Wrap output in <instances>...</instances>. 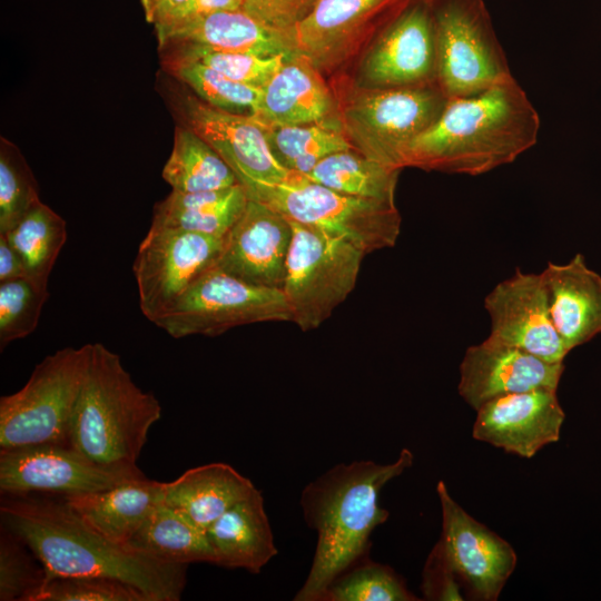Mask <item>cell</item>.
<instances>
[{"mask_svg": "<svg viewBox=\"0 0 601 601\" xmlns=\"http://www.w3.org/2000/svg\"><path fill=\"white\" fill-rule=\"evenodd\" d=\"M282 290L302 331L318 328L355 288L366 255L348 240L292 221Z\"/></svg>", "mask_w": 601, "mask_h": 601, "instance_id": "obj_9", "label": "cell"}, {"mask_svg": "<svg viewBox=\"0 0 601 601\" xmlns=\"http://www.w3.org/2000/svg\"><path fill=\"white\" fill-rule=\"evenodd\" d=\"M224 238L187 230L149 228L132 266L139 306L147 319L154 322L167 312L216 264Z\"/></svg>", "mask_w": 601, "mask_h": 601, "instance_id": "obj_12", "label": "cell"}, {"mask_svg": "<svg viewBox=\"0 0 601 601\" xmlns=\"http://www.w3.org/2000/svg\"><path fill=\"white\" fill-rule=\"evenodd\" d=\"M92 344L46 356L19 391L0 398V450L70 444V426Z\"/></svg>", "mask_w": 601, "mask_h": 601, "instance_id": "obj_6", "label": "cell"}, {"mask_svg": "<svg viewBox=\"0 0 601 601\" xmlns=\"http://www.w3.org/2000/svg\"><path fill=\"white\" fill-rule=\"evenodd\" d=\"M50 294L28 277L0 283V347L24 338L38 326Z\"/></svg>", "mask_w": 601, "mask_h": 601, "instance_id": "obj_37", "label": "cell"}, {"mask_svg": "<svg viewBox=\"0 0 601 601\" xmlns=\"http://www.w3.org/2000/svg\"><path fill=\"white\" fill-rule=\"evenodd\" d=\"M248 200L247 193L240 184L210 191L173 190L155 206L150 228L225 237L243 214Z\"/></svg>", "mask_w": 601, "mask_h": 601, "instance_id": "obj_27", "label": "cell"}, {"mask_svg": "<svg viewBox=\"0 0 601 601\" xmlns=\"http://www.w3.org/2000/svg\"><path fill=\"white\" fill-rule=\"evenodd\" d=\"M263 128L308 124H341L334 90L306 58L288 55L283 66L260 88L250 115Z\"/></svg>", "mask_w": 601, "mask_h": 601, "instance_id": "obj_21", "label": "cell"}, {"mask_svg": "<svg viewBox=\"0 0 601 601\" xmlns=\"http://www.w3.org/2000/svg\"><path fill=\"white\" fill-rule=\"evenodd\" d=\"M162 178L174 191L179 193L219 190L238 184L219 154L186 126L175 130L173 150L164 166Z\"/></svg>", "mask_w": 601, "mask_h": 601, "instance_id": "obj_29", "label": "cell"}, {"mask_svg": "<svg viewBox=\"0 0 601 601\" xmlns=\"http://www.w3.org/2000/svg\"><path fill=\"white\" fill-rule=\"evenodd\" d=\"M267 322H292L283 290L252 285L214 265L152 323L181 338L217 336L237 326Z\"/></svg>", "mask_w": 601, "mask_h": 601, "instance_id": "obj_10", "label": "cell"}, {"mask_svg": "<svg viewBox=\"0 0 601 601\" xmlns=\"http://www.w3.org/2000/svg\"><path fill=\"white\" fill-rule=\"evenodd\" d=\"M554 328L570 353L601 334V276L575 254L540 273Z\"/></svg>", "mask_w": 601, "mask_h": 601, "instance_id": "obj_22", "label": "cell"}, {"mask_svg": "<svg viewBox=\"0 0 601 601\" xmlns=\"http://www.w3.org/2000/svg\"><path fill=\"white\" fill-rule=\"evenodd\" d=\"M541 119L514 77L481 92L447 98L436 120L407 148L403 168L479 176L532 148Z\"/></svg>", "mask_w": 601, "mask_h": 601, "instance_id": "obj_2", "label": "cell"}, {"mask_svg": "<svg viewBox=\"0 0 601 601\" xmlns=\"http://www.w3.org/2000/svg\"><path fill=\"white\" fill-rule=\"evenodd\" d=\"M274 157L286 169L303 176L331 154L353 149L341 124H308L264 128Z\"/></svg>", "mask_w": 601, "mask_h": 601, "instance_id": "obj_32", "label": "cell"}, {"mask_svg": "<svg viewBox=\"0 0 601 601\" xmlns=\"http://www.w3.org/2000/svg\"><path fill=\"white\" fill-rule=\"evenodd\" d=\"M491 321L489 338L523 349L549 363L569 354L551 319L541 274L516 268L484 298Z\"/></svg>", "mask_w": 601, "mask_h": 601, "instance_id": "obj_17", "label": "cell"}, {"mask_svg": "<svg viewBox=\"0 0 601 601\" xmlns=\"http://www.w3.org/2000/svg\"><path fill=\"white\" fill-rule=\"evenodd\" d=\"M252 481L226 463H209L162 482L161 502L206 531L254 490Z\"/></svg>", "mask_w": 601, "mask_h": 601, "instance_id": "obj_26", "label": "cell"}, {"mask_svg": "<svg viewBox=\"0 0 601 601\" xmlns=\"http://www.w3.org/2000/svg\"><path fill=\"white\" fill-rule=\"evenodd\" d=\"M476 412L475 440L525 459L556 442L565 418L556 390L551 388L500 396Z\"/></svg>", "mask_w": 601, "mask_h": 601, "instance_id": "obj_19", "label": "cell"}, {"mask_svg": "<svg viewBox=\"0 0 601 601\" xmlns=\"http://www.w3.org/2000/svg\"><path fill=\"white\" fill-rule=\"evenodd\" d=\"M292 237L288 218L249 199L225 236L215 266L252 285L282 289Z\"/></svg>", "mask_w": 601, "mask_h": 601, "instance_id": "obj_18", "label": "cell"}, {"mask_svg": "<svg viewBox=\"0 0 601 601\" xmlns=\"http://www.w3.org/2000/svg\"><path fill=\"white\" fill-rule=\"evenodd\" d=\"M400 171L348 149L325 157L305 177L341 194L395 204Z\"/></svg>", "mask_w": 601, "mask_h": 601, "instance_id": "obj_30", "label": "cell"}, {"mask_svg": "<svg viewBox=\"0 0 601 601\" xmlns=\"http://www.w3.org/2000/svg\"><path fill=\"white\" fill-rule=\"evenodd\" d=\"M243 2L244 0H190L180 17L170 26L218 11L242 9Z\"/></svg>", "mask_w": 601, "mask_h": 601, "instance_id": "obj_42", "label": "cell"}, {"mask_svg": "<svg viewBox=\"0 0 601 601\" xmlns=\"http://www.w3.org/2000/svg\"><path fill=\"white\" fill-rule=\"evenodd\" d=\"M248 198L292 221L342 237L365 254L393 247L401 233L396 204L341 194L299 174L260 186Z\"/></svg>", "mask_w": 601, "mask_h": 601, "instance_id": "obj_7", "label": "cell"}, {"mask_svg": "<svg viewBox=\"0 0 601 601\" xmlns=\"http://www.w3.org/2000/svg\"><path fill=\"white\" fill-rule=\"evenodd\" d=\"M126 546L162 563H214L206 531L162 502L148 516Z\"/></svg>", "mask_w": 601, "mask_h": 601, "instance_id": "obj_28", "label": "cell"}, {"mask_svg": "<svg viewBox=\"0 0 601 601\" xmlns=\"http://www.w3.org/2000/svg\"><path fill=\"white\" fill-rule=\"evenodd\" d=\"M29 601H149L136 587L100 575H57L45 580Z\"/></svg>", "mask_w": 601, "mask_h": 601, "instance_id": "obj_39", "label": "cell"}, {"mask_svg": "<svg viewBox=\"0 0 601 601\" xmlns=\"http://www.w3.org/2000/svg\"><path fill=\"white\" fill-rule=\"evenodd\" d=\"M206 534L214 563L258 573L277 553L262 493L255 489L220 515Z\"/></svg>", "mask_w": 601, "mask_h": 601, "instance_id": "obj_25", "label": "cell"}, {"mask_svg": "<svg viewBox=\"0 0 601 601\" xmlns=\"http://www.w3.org/2000/svg\"><path fill=\"white\" fill-rule=\"evenodd\" d=\"M170 56L206 65L231 80L263 88L283 66L288 55L263 57L253 53L221 51L196 45H171ZM292 55V53H290Z\"/></svg>", "mask_w": 601, "mask_h": 601, "instance_id": "obj_36", "label": "cell"}, {"mask_svg": "<svg viewBox=\"0 0 601 601\" xmlns=\"http://www.w3.org/2000/svg\"><path fill=\"white\" fill-rule=\"evenodd\" d=\"M40 203L37 183L19 150L1 139L0 148V234L14 227Z\"/></svg>", "mask_w": 601, "mask_h": 601, "instance_id": "obj_35", "label": "cell"}, {"mask_svg": "<svg viewBox=\"0 0 601 601\" xmlns=\"http://www.w3.org/2000/svg\"><path fill=\"white\" fill-rule=\"evenodd\" d=\"M331 86L353 149L401 170L410 145L436 120L447 101L437 86L363 88L346 73L332 77Z\"/></svg>", "mask_w": 601, "mask_h": 601, "instance_id": "obj_5", "label": "cell"}, {"mask_svg": "<svg viewBox=\"0 0 601 601\" xmlns=\"http://www.w3.org/2000/svg\"><path fill=\"white\" fill-rule=\"evenodd\" d=\"M411 0H319L292 31L294 52L334 77L357 61Z\"/></svg>", "mask_w": 601, "mask_h": 601, "instance_id": "obj_11", "label": "cell"}, {"mask_svg": "<svg viewBox=\"0 0 601 601\" xmlns=\"http://www.w3.org/2000/svg\"><path fill=\"white\" fill-rule=\"evenodd\" d=\"M437 87L471 96L513 77L484 0H431Z\"/></svg>", "mask_w": 601, "mask_h": 601, "instance_id": "obj_8", "label": "cell"}, {"mask_svg": "<svg viewBox=\"0 0 601 601\" xmlns=\"http://www.w3.org/2000/svg\"><path fill=\"white\" fill-rule=\"evenodd\" d=\"M319 0H244L242 9L266 26L289 32Z\"/></svg>", "mask_w": 601, "mask_h": 601, "instance_id": "obj_40", "label": "cell"}, {"mask_svg": "<svg viewBox=\"0 0 601 601\" xmlns=\"http://www.w3.org/2000/svg\"><path fill=\"white\" fill-rule=\"evenodd\" d=\"M437 494L442 508L440 546L451 571L476 600H497L516 565L513 548L467 514L450 495L444 482Z\"/></svg>", "mask_w": 601, "mask_h": 601, "instance_id": "obj_15", "label": "cell"}, {"mask_svg": "<svg viewBox=\"0 0 601 601\" xmlns=\"http://www.w3.org/2000/svg\"><path fill=\"white\" fill-rule=\"evenodd\" d=\"M413 463L403 449L390 464L355 461L337 464L308 483L300 495L307 525L317 533L308 575L296 601H323L329 585L367 553L374 529L388 519L378 503L383 486Z\"/></svg>", "mask_w": 601, "mask_h": 601, "instance_id": "obj_3", "label": "cell"}, {"mask_svg": "<svg viewBox=\"0 0 601 601\" xmlns=\"http://www.w3.org/2000/svg\"><path fill=\"white\" fill-rule=\"evenodd\" d=\"M161 494L162 482L144 475L101 491L62 497L89 526L126 546L161 503Z\"/></svg>", "mask_w": 601, "mask_h": 601, "instance_id": "obj_24", "label": "cell"}, {"mask_svg": "<svg viewBox=\"0 0 601 601\" xmlns=\"http://www.w3.org/2000/svg\"><path fill=\"white\" fill-rule=\"evenodd\" d=\"M167 67L188 85L205 104L229 112L252 115L257 107L260 88L231 80L195 60L168 57ZM246 115V114H244Z\"/></svg>", "mask_w": 601, "mask_h": 601, "instance_id": "obj_33", "label": "cell"}, {"mask_svg": "<svg viewBox=\"0 0 601 601\" xmlns=\"http://www.w3.org/2000/svg\"><path fill=\"white\" fill-rule=\"evenodd\" d=\"M181 111L185 126L219 154L247 196L293 175L274 157L264 128L250 115L220 110L194 97L184 101Z\"/></svg>", "mask_w": 601, "mask_h": 601, "instance_id": "obj_16", "label": "cell"}, {"mask_svg": "<svg viewBox=\"0 0 601 601\" xmlns=\"http://www.w3.org/2000/svg\"><path fill=\"white\" fill-rule=\"evenodd\" d=\"M46 571L31 549L12 531L0 528V600L29 601Z\"/></svg>", "mask_w": 601, "mask_h": 601, "instance_id": "obj_38", "label": "cell"}, {"mask_svg": "<svg viewBox=\"0 0 601 601\" xmlns=\"http://www.w3.org/2000/svg\"><path fill=\"white\" fill-rule=\"evenodd\" d=\"M0 519L41 562L45 580L100 575L136 587L149 601L181 599L187 564L162 563L110 541L89 526L62 496L2 495Z\"/></svg>", "mask_w": 601, "mask_h": 601, "instance_id": "obj_1", "label": "cell"}, {"mask_svg": "<svg viewBox=\"0 0 601 601\" xmlns=\"http://www.w3.org/2000/svg\"><path fill=\"white\" fill-rule=\"evenodd\" d=\"M363 88L437 86L431 0H411L356 61Z\"/></svg>", "mask_w": 601, "mask_h": 601, "instance_id": "obj_14", "label": "cell"}, {"mask_svg": "<svg viewBox=\"0 0 601 601\" xmlns=\"http://www.w3.org/2000/svg\"><path fill=\"white\" fill-rule=\"evenodd\" d=\"M3 235L21 256L27 277L48 287L52 267L67 240L65 219L40 201Z\"/></svg>", "mask_w": 601, "mask_h": 601, "instance_id": "obj_31", "label": "cell"}, {"mask_svg": "<svg viewBox=\"0 0 601 601\" xmlns=\"http://www.w3.org/2000/svg\"><path fill=\"white\" fill-rule=\"evenodd\" d=\"M144 476L136 467H108L71 445L40 444L0 450L2 495L70 496L101 491Z\"/></svg>", "mask_w": 601, "mask_h": 601, "instance_id": "obj_13", "label": "cell"}, {"mask_svg": "<svg viewBox=\"0 0 601 601\" xmlns=\"http://www.w3.org/2000/svg\"><path fill=\"white\" fill-rule=\"evenodd\" d=\"M361 561L334 580L323 601L417 600L393 569L372 561Z\"/></svg>", "mask_w": 601, "mask_h": 601, "instance_id": "obj_34", "label": "cell"}, {"mask_svg": "<svg viewBox=\"0 0 601 601\" xmlns=\"http://www.w3.org/2000/svg\"><path fill=\"white\" fill-rule=\"evenodd\" d=\"M190 0H141L146 19L160 29L174 23Z\"/></svg>", "mask_w": 601, "mask_h": 601, "instance_id": "obj_41", "label": "cell"}, {"mask_svg": "<svg viewBox=\"0 0 601 601\" xmlns=\"http://www.w3.org/2000/svg\"><path fill=\"white\" fill-rule=\"evenodd\" d=\"M563 363H549L523 349L486 337L465 351L459 393L475 411L500 396L539 388L558 390Z\"/></svg>", "mask_w": 601, "mask_h": 601, "instance_id": "obj_20", "label": "cell"}, {"mask_svg": "<svg viewBox=\"0 0 601 601\" xmlns=\"http://www.w3.org/2000/svg\"><path fill=\"white\" fill-rule=\"evenodd\" d=\"M161 406L144 392L118 354L93 343L70 426V444L95 463L136 467Z\"/></svg>", "mask_w": 601, "mask_h": 601, "instance_id": "obj_4", "label": "cell"}, {"mask_svg": "<svg viewBox=\"0 0 601 601\" xmlns=\"http://www.w3.org/2000/svg\"><path fill=\"white\" fill-rule=\"evenodd\" d=\"M156 32L160 47L196 45L263 57L295 53L289 32L270 28L243 9L218 11Z\"/></svg>", "mask_w": 601, "mask_h": 601, "instance_id": "obj_23", "label": "cell"}, {"mask_svg": "<svg viewBox=\"0 0 601 601\" xmlns=\"http://www.w3.org/2000/svg\"><path fill=\"white\" fill-rule=\"evenodd\" d=\"M27 277L23 260L7 236L0 234V283Z\"/></svg>", "mask_w": 601, "mask_h": 601, "instance_id": "obj_43", "label": "cell"}]
</instances>
